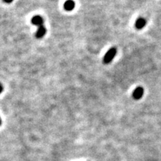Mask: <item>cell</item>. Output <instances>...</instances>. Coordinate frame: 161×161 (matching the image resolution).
I'll list each match as a JSON object with an SVG mask.
<instances>
[{
    "label": "cell",
    "instance_id": "6da1fadb",
    "mask_svg": "<svg viewBox=\"0 0 161 161\" xmlns=\"http://www.w3.org/2000/svg\"><path fill=\"white\" fill-rule=\"evenodd\" d=\"M116 52H117V50H116V49L115 48V47H112L111 49H110L107 51V52L105 54V57H104L103 59L104 64H110V63L112 61V60H113V58H114V57L116 56Z\"/></svg>",
    "mask_w": 161,
    "mask_h": 161
},
{
    "label": "cell",
    "instance_id": "7a4b0ae2",
    "mask_svg": "<svg viewBox=\"0 0 161 161\" xmlns=\"http://www.w3.org/2000/svg\"><path fill=\"white\" fill-rule=\"evenodd\" d=\"M144 93V90L142 87H138L135 89V90L133 93V98L136 100H138V99H140L142 97Z\"/></svg>",
    "mask_w": 161,
    "mask_h": 161
},
{
    "label": "cell",
    "instance_id": "3957f363",
    "mask_svg": "<svg viewBox=\"0 0 161 161\" xmlns=\"http://www.w3.org/2000/svg\"><path fill=\"white\" fill-rule=\"evenodd\" d=\"M46 33V28L45 26L42 25V26L38 27L37 30L36 34H35V37H36L37 39H41L44 37V35Z\"/></svg>",
    "mask_w": 161,
    "mask_h": 161
},
{
    "label": "cell",
    "instance_id": "277c9868",
    "mask_svg": "<svg viewBox=\"0 0 161 161\" xmlns=\"http://www.w3.org/2000/svg\"><path fill=\"white\" fill-rule=\"evenodd\" d=\"M31 22L34 25L36 26H42L43 25V19L40 16H34L32 18Z\"/></svg>",
    "mask_w": 161,
    "mask_h": 161
},
{
    "label": "cell",
    "instance_id": "5b68a950",
    "mask_svg": "<svg viewBox=\"0 0 161 161\" xmlns=\"http://www.w3.org/2000/svg\"><path fill=\"white\" fill-rule=\"evenodd\" d=\"M75 6H76V4H75V1H73V0H67V1H65L64 4V7L66 10L67 11H71L73 9L75 8Z\"/></svg>",
    "mask_w": 161,
    "mask_h": 161
},
{
    "label": "cell",
    "instance_id": "8992f818",
    "mask_svg": "<svg viewBox=\"0 0 161 161\" xmlns=\"http://www.w3.org/2000/svg\"><path fill=\"white\" fill-rule=\"evenodd\" d=\"M145 24H146V20L144 18L139 17L135 22V27L137 29H142L145 26Z\"/></svg>",
    "mask_w": 161,
    "mask_h": 161
},
{
    "label": "cell",
    "instance_id": "52a82bcc",
    "mask_svg": "<svg viewBox=\"0 0 161 161\" xmlns=\"http://www.w3.org/2000/svg\"><path fill=\"white\" fill-rule=\"evenodd\" d=\"M3 1H4V2L7 3V4H9V3H11L12 1H13V0H3Z\"/></svg>",
    "mask_w": 161,
    "mask_h": 161
},
{
    "label": "cell",
    "instance_id": "ba28073f",
    "mask_svg": "<svg viewBox=\"0 0 161 161\" xmlns=\"http://www.w3.org/2000/svg\"><path fill=\"white\" fill-rule=\"evenodd\" d=\"M2 91H3V87H2V85H1V84H0V94H1V93H2Z\"/></svg>",
    "mask_w": 161,
    "mask_h": 161
},
{
    "label": "cell",
    "instance_id": "9c48e42d",
    "mask_svg": "<svg viewBox=\"0 0 161 161\" xmlns=\"http://www.w3.org/2000/svg\"><path fill=\"white\" fill-rule=\"evenodd\" d=\"M1 125V118H0V125Z\"/></svg>",
    "mask_w": 161,
    "mask_h": 161
}]
</instances>
